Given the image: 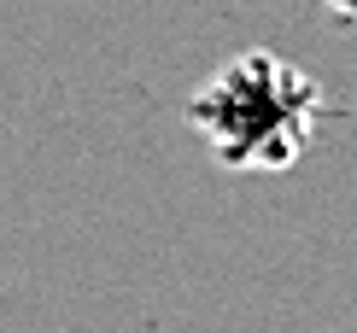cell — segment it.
Here are the masks:
<instances>
[{"instance_id": "6da1fadb", "label": "cell", "mask_w": 357, "mask_h": 333, "mask_svg": "<svg viewBox=\"0 0 357 333\" xmlns=\"http://www.w3.org/2000/svg\"><path fill=\"white\" fill-rule=\"evenodd\" d=\"M317 105L322 94L299 65L246 53V59H229L193 94L188 123L234 170H287L317 134Z\"/></svg>"}, {"instance_id": "7a4b0ae2", "label": "cell", "mask_w": 357, "mask_h": 333, "mask_svg": "<svg viewBox=\"0 0 357 333\" xmlns=\"http://www.w3.org/2000/svg\"><path fill=\"white\" fill-rule=\"evenodd\" d=\"M334 12H346V18H357V0H328Z\"/></svg>"}]
</instances>
